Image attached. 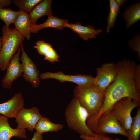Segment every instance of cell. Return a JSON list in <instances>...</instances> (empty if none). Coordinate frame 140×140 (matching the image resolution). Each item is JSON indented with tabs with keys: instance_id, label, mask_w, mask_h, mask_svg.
I'll return each mask as SVG.
<instances>
[{
	"instance_id": "cell-1",
	"label": "cell",
	"mask_w": 140,
	"mask_h": 140,
	"mask_svg": "<svg viewBox=\"0 0 140 140\" xmlns=\"http://www.w3.org/2000/svg\"><path fill=\"white\" fill-rule=\"evenodd\" d=\"M104 93L94 83L85 85H77L74 89V97L87 111L90 118L97 113L101 108L104 102Z\"/></svg>"
},
{
	"instance_id": "cell-2",
	"label": "cell",
	"mask_w": 140,
	"mask_h": 140,
	"mask_svg": "<svg viewBox=\"0 0 140 140\" xmlns=\"http://www.w3.org/2000/svg\"><path fill=\"white\" fill-rule=\"evenodd\" d=\"M2 47L0 51V68L6 70L11 59L20 48L24 37L13 28L3 27Z\"/></svg>"
},
{
	"instance_id": "cell-3",
	"label": "cell",
	"mask_w": 140,
	"mask_h": 140,
	"mask_svg": "<svg viewBox=\"0 0 140 140\" xmlns=\"http://www.w3.org/2000/svg\"><path fill=\"white\" fill-rule=\"evenodd\" d=\"M65 115L68 127L80 135L94 134L87 124V121L89 118L88 112L75 98L68 105Z\"/></svg>"
},
{
	"instance_id": "cell-4",
	"label": "cell",
	"mask_w": 140,
	"mask_h": 140,
	"mask_svg": "<svg viewBox=\"0 0 140 140\" xmlns=\"http://www.w3.org/2000/svg\"><path fill=\"white\" fill-rule=\"evenodd\" d=\"M140 104L137 101L126 97L116 102L111 108V111L128 134L133 122L131 112L135 108L140 107Z\"/></svg>"
},
{
	"instance_id": "cell-5",
	"label": "cell",
	"mask_w": 140,
	"mask_h": 140,
	"mask_svg": "<svg viewBox=\"0 0 140 140\" xmlns=\"http://www.w3.org/2000/svg\"><path fill=\"white\" fill-rule=\"evenodd\" d=\"M94 133L118 134L128 137V134L111 110L104 113L99 117Z\"/></svg>"
},
{
	"instance_id": "cell-6",
	"label": "cell",
	"mask_w": 140,
	"mask_h": 140,
	"mask_svg": "<svg viewBox=\"0 0 140 140\" xmlns=\"http://www.w3.org/2000/svg\"><path fill=\"white\" fill-rule=\"evenodd\" d=\"M97 75L94 83L102 91L104 92L108 86L115 79L117 74L116 64L107 63L97 68Z\"/></svg>"
},
{
	"instance_id": "cell-7",
	"label": "cell",
	"mask_w": 140,
	"mask_h": 140,
	"mask_svg": "<svg viewBox=\"0 0 140 140\" xmlns=\"http://www.w3.org/2000/svg\"><path fill=\"white\" fill-rule=\"evenodd\" d=\"M42 117L37 107H33L28 109L24 108L15 118L17 125L16 128L27 129L30 131H33L37 123Z\"/></svg>"
},
{
	"instance_id": "cell-8",
	"label": "cell",
	"mask_w": 140,
	"mask_h": 140,
	"mask_svg": "<svg viewBox=\"0 0 140 140\" xmlns=\"http://www.w3.org/2000/svg\"><path fill=\"white\" fill-rule=\"evenodd\" d=\"M22 52L20 60L23 68L22 76L34 88H37L40 83L39 72L36 65L26 52L22 44L20 45Z\"/></svg>"
},
{
	"instance_id": "cell-9",
	"label": "cell",
	"mask_w": 140,
	"mask_h": 140,
	"mask_svg": "<svg viewBox=\"0 0 140 140\" xmlns=\"http://www.w3.org/2000/svg\"><path fill=\"white\" fill-rule=\"evenodd\" d=\"M41 79H53L61 82L68 81L75 83L78 86H83L94 83L95 78L91 75L77 74L69 75L65 74L62 72L55 73L47 72L41 73L39 75Z\"/></svg>"
},
{
	"instance_id": "cell-10",
	"label": "cell",
	"mask_w": 140,
	"mask_h": 140,
	"mask_svg": "<svg viewBox=\"0 0 140 140\" xmlns=\"http://www.w3.org/2000/svg\"><path fill=\"white\" fill-rule=\"evenodd\" d=\"M21 51L20 47L17 53L13 55L8 66L6 74L2 80V85L4 88H10L14 81L19 76L22 75L23 67L22 63L19 61Z\"/></svg>"
},
{
	"instance_id": "cell-11",
	"label": "cell",
	"mask_w": 140,
	"mask_h": 140,
	"mask_svg": "<svg viewBox=\"0 0 140 140\" xmlns=\"http://www.w3.org/2000/svg\"><path fill=\"white\" fill-rule=\"evenodd\" d=\"M24 102L22 94L16 93L6 102L0 103V114L8 118H15L19 111L24 108Z\"/></svg>"
},
{
	"instance_id": "cell-12",
	"label": "cell",
	"mask_w": 140,
	"mask_h": 140,
	"mask_svg": "<svg viewBox=\"0 0 140 140\" xmlns=\"http://www.w3.org/2000/svg\"><path fill=\"white\" fill-rule=\"evenodd\" d=\"M8 119L0 114V140H10L13 137L27 139L26 129L12 128L9 124Z\"/></svg>"
},
{
	"instance_id": "cell-13",
	"label": "cell",
	"mask_w": 140,
	"mask_h": 140,
	"mask_svg": "<svg viewBox=\"0 0 140 140\" xmlns=\"http://www.w3.org/2000/svg\"><path fill=\"white\" fill-rule=\"evenodd\" d=\"M65 27L71 29L85 41L89 39L96 38L99 34L102 32L101 29L95 30L93 26L90 25L83 26L79 22L74 24L68 23L66 25Z\"/></svg>"
},
{
	"instance_id": "cell-14",
	"label": "cell",
	"mask_w": 140,
	"mask_h": 140,
	"mask_svg": "<svg viewBox=\"0 0 140 140\" xmlns=\"http://www.w3.org/2000/svg\"><path fill=\"white\" fill-rule=\"evenodd\" d=\"M17 13L14 24L15 29L24 37L29 40L31 37V23L28 13L20 10Z\"/></svg>"
},
{
	"instance_id": "cell-15",
	"label": "cell",
	"mask_w": 140,
	"mask_h": 140,
	"mask_svg": "<svg viewBox=\"0 0 140 140\" xmlns=\"http://www.w3.org/2000/svg\"><path fill=\"white\" fill-rule=\"evenodd\" d=\"M68 23V19H61L51 15L48 16L47 20L42 24H32L30 32L36 33L42 29L47 28H54L60 31L65 27L66 25Z\"/></svg>"
},
{
	"instance_id": "cell-16",
	"label": "cell",
	"mask_w": 140,
	"mask_h": 140,
	"mask_svg": "<svg viewBox=\"0 0 140 140\" xmlns=\"http://www.w3.org/2000/svg\"><path fill=\"white\" fill-rule=\"evenodd\" d=\"M51 0H42L29 13L32 24L36 23L38 19L45 16L52 15Z\"/></svg>"
},
{
	"instance_id": "cell-17",
	"label": "cell",
	"mask_w": 140,
	"mask_h": 140,
	"mask_svg": "<svg viewBox=\"0 0 140 140\" xmlns=\"http://www.w3.org/2000/svg\"><path fill=\"white\" fill-rule=\"evenodd\" d=\"M34 47L37 50L40 55L44 56V60L50 63L59 62V55L52 48V45L49 43L43 40H38Z\"/></svg>"
},
{
	"instance_id": "cell-18",
	"label": "cell",
	"mask_w": 140,
	"mask_h": 140,
	"mask_svg": "<svg viewBox=\"0 0 140 140\" xmlns=\"http://www.w3.org/2000/svg\"><path fill=\"white\" fill-rule=\"evenodd\" d=\"M64 125L51 122L48 118L42 117L36 124L34 129L40 134L48 132H57L62 130Z\"/></svg>"
},
{
	"instance_id": "cell-19",
	"label": "cell",
	"mask_w": 140,
	"mask_h": 140,
	"mask_svg": "<svg viewBox=\"0 0 140 140\" xmlns=\"http://www.w3.org/2000/svg\"><path fill=\"white\" fill-rule=\"evenodd\" d=\"M126 23V26L129 28L133 24L140 19V2L128 7L123 14Z\"/></svg>"
},
{
	"instance_id": "cell-20",
	"label": "cell",
	"mask_w": 140,
	"mask_h": 140,
	"mask_svg": "<svg viewBox=\"0 0 140 140\" xmlns=\"http://www.w3.org/2000/svg\"><path fill=\"white\" fill-rule=\"evenodd\" d=\"M133 118V122L128 134L127 140H139L140 135V108L137 109L136 114Z\"/></svg>"
},
{
	"instance_id": "cell-21",
	"label": "cell",
	"mask_w": 140,
	"mask_h": 140,
	"mask_svg": "<svg viewBox=\"0 0 140 140\" xmlns=\"http://www.w3.org/2000/svg\"><path fill=\"white\" fill-rule=\"evenodd\" d=\"M110 10L107 19V33L110 32V29L114 26L115 23L116 17L121 13L120 7L115 0H109Z\"/></svg>"
},
{
	"instance_id": "cell-22",
	"label": "cell",
	"mask_w": 140,
	"mask_h": 140,
	"mask_svg": "<svg viewBox=\"0 0 140 140\" xmlns=\"http://www.w3.org/2000/svg\"><path fill=\"white\" fill-rule=\"evenodd\" d=\"M17 13L10 8H0V19L3 21L7 27L11 24H14Z\"/></svg>"
},
{
	"instance_id": "cell-23",
	"label": "cell",
	"mask_w": 140,
	"mask_h": 140,
	"mask_svg": "<svg viewBox=\"0 0 140 140\" xmlns=\"http://www.w3.org/2000/svg\"><path fill=\"white\" fill-rule=\"evenodd\" d=\"M42 0H14V5L18 7L19 10L29 13Z\"/></svg>"
},
{
	"instance_id": "cell-24",
	"label": "cell",
	"mask_w": 140,
	"mask_h": 140,
	"mask_svg": "<svg viewBox=\"0 0 140 140\" xmlns=\"http://www.w3.org/2000/svg\"><path fill=\"white\" fill-rule=\"evenodd\" d=\"M139 34H136L129 41L128 45L134 51L138 53V58H140V38Z\"/></svg>"
},
{
	"instance_id": "cell-25",
	"label": "cell",
	"mask_w": 140,
	"mask_h": 140,
	"mask_svg": "<svg viewBox=\"0 0 140 140\" xmlns=\"http://www.w3.org/2000/svg\"><path fill=\"white\" fill-rule=\"evenodd\" d=\"M80 137L82 140H113L105 135L96 134L89 135H81Z\"/></svg>"
},
{
	"instance_id": "cell-26",
	"label": "cell",
	"mask_w": 140,
	"mask_h": 140,
	"mask_svg": "<svg viewBox=\"0 0 140 140\" xmlns=\"http://www.w3.org/2000/svg\"><path fill=\"white\" fill-rule=\"evenodd\" d=\"M135 87L137 92L140 94V65H136L134 75Z\"/></svg>"
},
{
	"instance_id": "cell-27",
	"label": "cell",
	"mask_w": 140,
	"mask_h": 140,
	"mask_svg": "<svg viewBox=\"0 0 140 140\" xmlns=\"http://www.w3.org/2000/svg\"><path fill=\"white\" fill-rule=\"evenodd\" d=\"M13 2L11 0H0V8H3L9 6Z\"/></svg>"
},
{
	"instance_id": "cell-28",
	"label": "cell",
	"mask_w": 140,
	"mask_h": 140,
	"mask_svg": "<svg viewBox=\"0 0 140 140\" xmlns=\"http://www.w3.org/2000/svg\"><path fill=\"white\" fill-rule=\"evenodd\" d=\"M31 140H44L42 134L36 131Z\"/></svg>"
},
{
	"instance_id": "cell-29",
	"label": "cell",
	"mask_w": 140,
	"mask_h": 140,
	"mask_svg": "<svg viewBox=\"0 0 140 140\" xmlns=\"http://www.w3.org/2000/svg\"><path fill=\"white\" fill-rule=\"evenodd\" d=\"M115 1L118 5L120 6L126 1L125 0H115Z\"/></svg>"
},
{
	"instance_id": "cell-30",
	"label": "cell",
	"mask_w": 140,
	"mask_h": 140,
	"mask_svg": "<svg viewBox=\"0 0 140 140\" xmlns=\"http://www.w3.org/2000/svg\"><path fill=\"white\" fill-rule=\"evenodd\" d=\"M2 44V37H1L0 36V51L1 48Z\"/></svg>"
}]
</instances>
